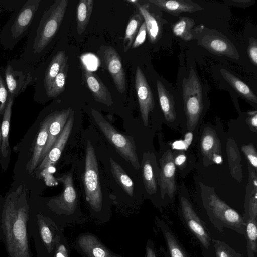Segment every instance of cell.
<instances>
[{
    "label": "cell",
    "instance_id": "6da1fadb",
    "mask_svg": "<svg viewBox=\"0 0 257 257\" xmlns=\"http://www.w3.org/2000/svg\"><path fill=\"white\" fill-rule=\"evenodd\" d=\"M29 213V205L21 187L7 197L0 209V241L8 257H33Z\"/></svg>",
    "mask_w": 257,
    "mask_h": 257
},
{
    "label": "cell",
    "instance_id": "7a4b0ae2",
    "mask_svg": "<svg viewBox=\"0 0 257 257\" xmlns=\"http://www.w3.org/2000/svg\"><path fill=\"white\" fill-rule=\"evenodd\" d=\"M57 179L63 184L64 190L60 195L47 202L48 212L43 213L64 229L69 225L83 223L72 174H64Z\"/></svg>",
    "mask_w": 257,
    "mask_h": 257
},
{
    "label": "cell",
    "instance_id": "3957f363",
    "mask_svg": "<svg viewBox=\"0 0 257 257\" xmlns=\"http://www.w3.org/2000/svg\"><path fill=\"white\" fill-rule=\"evenodd\" d=\"M99 176L95 150L91 143L88 140L84 176L85 198L90 209L91 217L101 223H105L109 220L110 215L104 210Z\"/></svg>",
    "mask_w": 257,
    "mask_h": 257
},
{
    "label": "cell",
    "instance_id": "277c9868",
    "mask_svg": "<svg viewBox=\"0 0 257 257\" xmlns=\"http://www.w3.org/2000/svg\"><path fill=\"white\" fill-rule=\"evenodd\" d=\"M28 231L37 257H53L60 232L64 230L42 212H29Z\"/></svg>",
    "mask_w": 257,
    "mask_h": 257
},
{
    "label": "cell",
    "instance_id": "5b68a950",
    "mask_svg": "<svg viewBox=\"0 0 257 257\" xmlns=\"http://www.w3.org/2000/svg\"><path fill=\"white\" fill-rule=\"evenodd\" d=\"M206 209L210 220L220 232L225 227L245 235L244 218L216 194L209 196Z\"/></svg>",
    "mask_w": 257,
    "mask_h": 257
},
{
    "label": "cell",
    "instance_id": "8992f818",
    "mask_svg": "<svg viewBox=\"0 0 257 257\" xmlns=\"http://www.w3.org/2000/svg\"><path fill=\"white\" fill-rule=\"evenodd\" d=\"M91 114L98 127L119 154L138 169L140 165L133 139L116 130L97 110L92 109Z\"/></svg>",
    "mask_w": 257,
    "mask_h": 257
},
{
    "label": "cell",
    "instance_id": "52a82bcc",
    "mask_svg": "<svg viewBox=\"0 0 257 257\" xmlns=\"http://www.w3.org/2000/svg\"><path fill=\"white\" fill-rule=\"evenodd\" d=\"M182 96L187 128L191 131L198 123L203 109L202 87L192 67L188 78L183 80Z\"/></svg>",
    "mask_w": 257,
    "mask_h": 257
},
{
    "label": "cell",
    "instance_id": "ba28073f",
    "mask_svg": "<svg viewBox=\"0 0 257 257\" xmlns=\"http://www.w3.org/2000/svg\"><path fill=\"white\" fill-rule=\"evenodd\" d=\"M68 0H56L45 13L34 43L35 52H41L58 31L68 5Z\"/></svg>",
    "mask_w": 257,
    "mask_h": 257
},
{
    "label": "cell",
    "instance_id": "9c48e42d",
    "mask_svg": "<svg viewBox=\"0 0 257 257\" xmlns=\"http://www.w3.org/2000/svg\"><path fill=\"white\" fill-rule=\"evenodd\" d=\"M97 54L103 66L111 76L117 91L120 93L124 92L126 89L125 74L118 52L112 46L102 45Z\"/></svg>",
    "mask_w": 257,
    "mask_h": 257
},
{
    "label": "cell",
    "instance_id": "30bf717a",
    "mask_svg": "<svg viewBox=\"0 0 257 257\" xmlns=\"http://www.w3.org/2000/svg\"><path fill=\"white\" fill-rule=\"evenodd\" d=\"M182 220L204 248L209 249L211 238L206 226L195 212L191 204L184 196L180 199Z\"/></svg>",
    "mask_w": 257,
    "mask_h": 257
},
{
    "label": "cell",
    "instance_id": "8fae6325",
    "mask_svg": "<svg viewBox=\"0 0 257 257\" xmlns=\"http://www.w3.org/2000/svg\"><path fill=\"white\" fill-rule=\"evenodd\" d=\"M74 246L83 257H122L111 251L92 233L78 235L75 239Z\"/></svg>",
    "mask_w": 257,
    "mask_h": 257
},
{
    "label": "cell",
    "instance_id": "7c38bea8",
    "mask_svg": "<svg viewBox=\"0 0 257 257\" xmlns=\"http://www.w3.org/2000/svg\"><path fill=\"white\" fill-rule=\"evenodd\" d=\"M135 85L141 117L144 125L147 126L149 114L154 107V99L151 88L139 66L136 70Z\"/></svg>",
    "mask_w": 257,
    "mask_h": 257
},
{
    "label": "cell",
    "instance_id": "4fadbf2b",
    "mask_svg": "<svg viewBox=\"0 0 257 257\" xmlns=\"http://www.w3.org/2000/svg\"><path fill=\"white\" fill-rule=\"evenodd\" d=\"M174 159L172 151L169 150L164 154L160 160L161 167L160 186L162 199L166 194L172 198L176 190Z\"/></svg>",
    "mask_w": 257,
    "mask_h": 257
},
{
    "label": "cell",
    "instance_id": "5bb4252c",
    "mask_svg": "<svg viewBox=\"0 0 257 257\" xmlns=\"http://www.w3.org/2000/svg\"><path fill=\"white\" fill-rule=\"evenodd\" d=\"M74 112L72 110L60 135L53 146L40 163L38 170H43L54 165L59 160L71 134L74 122Z\"/></svg>",
    "mask_w": 257,
    "mask_h": 257
},
{
    "label": "cell",
    "instance_id": "9a60e30c",
    "mask_svg": "<svg viewBox=\"0 0 257 257\" xmlns=\"http://www.w3.org/2000/svg\"><path fill=\"white\" fill-rule=\"evenodd\" d=\"M83 78L94 99L100 103L111 106L113 102L108 88L99 77L85 66L82 67Z\"/></svg>",
    "mask_w": 257,
    "mask_h": 257
},
{
    "label": "cell",
    "instance_id": "2e32d148",
    "mask_svg": "<svg viewBox=\"0 0 257 257\" xmlns=\"http://www.w3.org/2000/svg\"><path fill=\"white\" fill-rule=\"evenodd\" d=\"M72 111V108L69 107L67 109L52 113V118L49 127L47 142L42 151L39 163L43 160L53 146L56 139L62 131Z\"/></svg>",
    "mask_w": 257,
    "mask_h": 257
},
{
    "label": "cell",
    "instance_id": "e0dca14e",
    "mask_svg": "<svg viewBox=\"0 0 257 257\" xmlns=\"http://www.w3.org/2000/svg\"><path fill=\"white\" fill-rule=\"evenodd\" d=\"M201 45L213 54L238 58L237 51L234 47L227 40L218 36H205L201 41Z\"/></svg>",
    "mask_w": 257,
    "mask_h": 257
},
{
    "label": "cell",
    "instance_id": "ac0fdd59",
    "mask_svg": "<svg viewBox=\"0 0 257 257\" xmlns=\"http://www.w3.org/2000/svg\"><path fill=\"white\" fill-rule=\"evenodd\" d=\"M5 75L9 95L14 97L23 92L32 80L29 73L14 71L8 64L6 68Z\"/></svg>",
    "mask_w": 257,
    "mask_h": 257
},
{
    "label": "cell",
    "instance_id": "d6986e66",
    "mask_svg": "<svg viewBox=\"0 0 257 257\" xmlns=\"http://www.w3.org/2000/svg\"><path fill=\"white\" fill-rule=\"evenodd\" d=\"M40 2V0H30L26 3L12 27L13 36L18 37L27 30L38 9Z\"/></svg>",
    "mask_w": 257,
    "mask_h": 257
},
{
    "label": "cell",
    "instance_id": "ffe728a7",
    "mask_svg": "<svg viewBox=\"0 0 257 257\" xmlns=\"http://www.w3.org/2000/svg\"><path fill=\"white\" fill-rule=\"evenodd\" d=\"M156 223L165 239L168 257H190L173 232L163 220L156 217Z\"/></svg>",
    "mask_w": 257,
    "mask_h": 257
},
{
    "label": "cell",
    "instance_id": "44dd1931",
    "mask_svg": "<svg viewBox=\"0 0 257 257\" xmlns=\"http://www.w3.org/2000/svg\"><path fill=\"white\" fill-rule=\"evenodd\" d=\"M52 118V113L47 116L43 121L38 132L31 159L27 166L29 173H31L40 163L43 149L46 144L48 130Z\"/></svg>",
    "mask_w": 257,
    "mask_h": 257
},
{
    "label": "cell",
    "instance_id": "7402d4cb",
    "mask_svg": "<svg viewBox=\"0 0 257 257\" xmlns=\"http://www.w3.org/2000/svg\"><path fill=\"white\" fill-rule=\"evenodd\" d=\"M161 9L174 15L183 12H193L201 8L192 2L182 0H149Z\"/></svg>",
    "mask_w": 257,
    "mask_h": 257
},
{
    "label": "cell",
    "instance_id": "603a6c76",
    "mask_svg": "<svg viewBox=\"0 0 257 257\" xmlns=\"http://www.w3.org/2000/svg\"><path fill=\"white\" fill-rule=\"evenodd\" d=\"M201 149L203 155L210 160L217 155H221L220 144L214 130L205 128L201 139Z\"/></svg>",
    "mask_w": 257,
    "mask_h": 257
},
{
    "label": "cell",
    "instance_id": "cb8c5ba5",
    "mask_svg": "<svg viewBox=\"0 0 257 257\" xmlns=\"http://www.w3.org/2000/svg\"><path fill=\"white\" fill-rule=\"evenodd\" d=\"M138 8L139 13L144 18L150 42L155 43L157 41L160 35L161 29L156 16L149 10L148 4H141L138 1L135 4Z\"/></svg>",
    "mask_w": 257,
    "mask_h": 257
},
{
    "label": "cell",
    "instance_id": "d4e9b609",
    "mask_svg": "<svg viewBox=\"0 0 257 257\" xmlns=\"http://www.w3.org/2000/svg\"><path fill=\"white\" fill-rule=\"evenodd\" d=\"M68 57L64 51H58L52 58L45 73L44 80L46 93L62 68L67 63Z\"/></svg>",
    "mask_w": 257,
    "mask_h": 257
},
{
    "label": "cell",
    "instance_id": "484cf974",
    "mask_svg": "<svg viewBox=\"0 0 257 257\" xmlns=\"http://www.w3.org/2000/svg\"><path fill=\"white\" fill-rule=\"evenodd\" d=\"M220 72L222 77L240 96L255 104L257 103L256 95L246 84L224 69H221Z\"/></svg>",
    "mask_w": 257,
    "mask_h": 257
},
{
    "label": "cell",
    "instance_id": "4316f807",
    "mask_svg": "<svg viewBox=\"0 0 257 257\" xmlns=\"http://www.w3.org/2000/svg\"><path fill=\"white\" fill-rule=\"evenodd\" d=\"M157 88L160 105L165 119L168 122L174 121L176 113L173 97L160 81H157Z\"/></svg>",
    "mask_w": 257,
    "mask_h": 257
},
{
    "label": "cell",
    "instance_id": "83f0119b",
    "mask_svg": "<svg viewBox=\"0 0 257 257\" xmlns=\"http://www.w3.org/2000/svg\"><path fill=\"white\" fill-rule=\"evenodd\" d=\"M93 0H80L76 9V29L79 35L85 30L93 10Z\"/></svg>",
    "mask_w": 257,
    "mask_h": 257
},
{
    "label": "cell",
    "instance_id": "f1b7e54d",
    "mask_svg": "<svg viewBox=\"0 0 257 257\" xmlns=\"http://www.w3.org/2000/svg\"><path fill=\"white\" fill-rule=\"evenodd\" d=\"M6 108L5 109L1 130L2 134V144L0 147L3 156L5 158L8 153V148L9 147V132L10 120L12 113V107L13 104L14 97L9 95Z\"/></svg>",
    "mask_w": 257,
    "mask_h": 257
},
{
    "label": "cell",
    "instance_id": "f546056e",
    "mask_svg": "<svg viewBox=\"0 0 257 257\" xmlns=\"http://www.w3.org/2000/svg\"><path fill=\"white\" fill-rule=\"evenodd\" d=\"M111 172L113 176L126 193L132 197L134 195V183L121 166L111 157L110 158Z\"/></svg>",
    "mask_w": 257,
    "mask_h": 257
},
{
    "label": "cell",
    "instance_id": "4dcf8cb0",
    "mask_svg": "<svg viewBox=\"0 0 257 257\" xmlns=\"http://www.w3.org/2000/svg\"><path fill=\"white\" fill-rule=\"evenodd\" d=\"M143 17L140 13H136L129 20L123 39V52H126L131 47L141 26Z\"/></svg>",
    "mask_w": 257,
    "mask_h": 257
},
{
    "label": "cell",
    "instance_id": "1f68e13d",
    "mask_svg": "<svg viewBox=\"0 0 257 257\" xmlns=\"http://www.w3.org/2000/svg\"><path fill=\"white\" fill-rule=\"evenodd\" d=\"M194 25L193 19L188 17H183L173 25L172 31L177 37L185 41L190 40L192 38L191 30Z\"/></svg>",
    "mask_w": 257,
    "mask_h": 257
},
{
    "label": "cell",
    "instance_id": "d6a6232c",
    "mask_svg": "<svg viewBox=\"0 0 257 257\" xmlns=\"http://www.w3.org/2000/svg\"><path fill=\"white\" fill-rule=\"evenodd\" d=\"M69 65L65 64L55 78L49 90L47 93L49 97H56L62 93L65 88Z\"/></svg>",
    "mask_w": 257,
    "mask_h": 257
},
{
    "label": "cell",
    "instance_id": "836d02e7",
    "mask_svg": "<svg viewBox=\"0 0 257 257\" xmlns=\"http://www.w3.org/2000/svg\"><path fill=\"white\" fill-rule=\"evenodd\" d=\"M142 165V175L146 189L149 194H153L156 192L157 183L152 166L149 160L145 159Z\"/></svg>",
    "mask_w": 257,
    "mask_h": 257
},
{
    "label": "cell",
    "instance_id": "e575fe53",
    "mask_svg": "<svg viewBox=\"0 0 257 257\" xmlns=\"http://www.w3.org/2000/svg\"><path fill=\"white\" fill-rule=\"evenodd\" d=\"M244 219L245 221V236L247 237V245L254 253H256L257 252L256 219L247 215Z\"/></svg>",
    "mask_w": 257,
    "mask_h": 257
},
{
    "label": "cell",
    "instance_id": "d590c367",
    "mask_svg": "<svg viewBox=\"0 0 257 257\" xmlns=\"http://www.w3.org/2000/svg\"><path fill=\"white\" fill-rule=\"evenodd\" d=\"M216 257H242L240 253L237 252L225 242L212 239Z\"/></svg>",
    "mask_w": 257,
    "mask_h": 257
},
{
    "label": "cell",
    "instance_id": "8d00e7d4",
    "mask_svg": "<svg viewBox=\"0 0 257 257\" xmlns=\"http://www.w3.org/2000/svg\"><path fill=\"white\" fill-rule=\"evenodd\" d=\"M53 257H70V249L64 230L59 234Z\"/></svg>",
    "mask_w": 257,
    "mask_h": 257
},
{
    "label": "cell",
    "instance_id": "74e56055",
    "mask_svg": "<svg viewBox=\"0 0 257 257\" xmlns=\"http://www.w3.org/2000/svg\"><path fill=\"white\" fill-rule=\"evenodd\" d=\"M241 149L251 164L256 169L257 153L254 145L251 143L244 144L241 146Z\"/></svg>",
    "mask_w": 257,
    "mask_h": 257
},
{
    "label": "cell",
    "instance_id": "f35d334b",
    "mask_svg": "<svg viewBox=\"0 0 257 257\" xmlns=\"http://www.w3.org/2000/svg\"><path fill=\"white\" fill-rule=\"evenodd\" d=\"M146 35L147 29L145 23L144 22L140 27L132 46V48L135 49L142 45L146 40Z\"/></svg>",
    "mask_w": 257,
    "mask_h": 257
},
{
    "label": "cell",
    "instance_id": "ab89813d",
    "mask_svg": "<svg viewBox=\"0 0 257 257\" xmlns=\"http://www.w3.org/2000/svg\"><path fill=\"white\" fill-rule=\"evenodd\" d=\"M8 92L2 77L0 75V114H3L6 108Z\"/></svg>",
    "mask_w": 257,
    "mask_h": 257
},
{
    "label": "cell",
    "instance_id": "60d3db41",
    "mask_svg": "<svg viewBox=\"0 0 257 257\" xmlns=\"http://www.w3.org/2000/svg\"><path fill=\"white\" fill-rule=\"evenodd\" d=\"M256 188L255 187L253 195H251L249 202L248 212L247 216L254 217H257Z\"/></svg>",
    "mask_w": 257,
    "mask_h": 257
},
{
    "label": "cell",
    "instance_id": "b9f144b4",
    "mask_svg": "<svg viewBox=\"0 0 257 257\" xmlns=\"http://www.w3.org/2000/svg\"><path fill=\"white\" fill-rule=\"evenodd\" d=\"M247 53L252 63L256 66L257 64V43L256 40H254L250 43L248 47Z\"/></svg>",
    "mask_w": 257,
    "mask_h": 257
},
{
    "label": "cell",
    "instance_id": "7bdbcfd3",
    "mask_svg": "<svg viewBox=\"0 0 257 257\" xmlns=\"http://www.w3.org/2000/svg\"><path fill=\"white\" fill-rule=\"evenodd\" d=\"M145 257H157L154 242L151 239L148 240L146 245Z\"/></svg>",
    "mask_w": 257,
    "mask_h": 257
},
{
    "label": "cell",
    "instance_id": "ee69618b",
    "mask_svg": "<svg viewBox=\"0 0 257 257\" xmlns=\"http://www.w3.org/2000/svg\"><path fill=\"white\" fill-rule=\"evenodd\" d=\"M229 2L230 3V4H233V5H236V6L241 7H246L247 6H249L250 5H252L253 4V1L250 0H232Z\"/></svg>",
    "mask_w": 257,
    "mask_h": 257
},
{
    "label": "cell",
    "instance_id": "f6af8a7d",
    "mask_svg": "<svg viewBox=\"0 0 257 257\" xmlns=\"http://www.w3.org/2000/svg\"><path fill=\"white\" fill-rule=\"evenodd\" d=\"M186 157L183 153L178 154L175 159H174V163L178 166H182L186 161Z\"/></svg>",
    "mask_w": 257,
    "mask_h": 257
},
{
    "label": "cell",
    "instance_id": "bcb514c9",
    "mask_svg": "<svg viewBox=\"0 0 257 257\" xmlns=\"http://www.w3.org/2000/svg\"><path fill=\"white\" fill-rule=\"evenodd\" d=\"M193 139V134L191 132H188L185 134L184 136V140H183L186 150L191 144Z\"/></svg>",
    "mask_w": 257,
    "mask_h": 257
},
{
    "label": "cell",
    "instance_id": "7dc6e473",
    "mask_svg": "<svg viewBox=\"0 0 257 257\" xmlns=\"http://www.w3.org/2000/svg\"><path fill=\"white\" fill-rule=\"evenodd\" d=\"M172 147L175 149L186 150L185 144L183 140H178L172 144Z\"/></svg>",
    "mask_w": 257,
    "mask_h": 257
},
{
    "label": "cell",
    "instance_id": "c3c4849f",
    "mask_svg": "<svg viewBox=\"0 0 257 257\" xmlns=\"http://www.w3.org/2000/svg\"><path fill=\"white\" fill-rule=\"evenodd\" d=\"M251 117L249 118V123L250 126L254 128V130H256L257 127V113L251 115Z\"/></svg>",
    "mask_w": 257,
    "mask_h": 257
},
{
    "label": "cell",
    "instance_id": "681fc988",
    "mask_svg": "<svg viewBox=\"0 0 257 257\" xmlns=\"http://www.w3.org/2000/svg\"><path fill=\"white\" fill-rule=\"evenodd\" d=\"M160 251L161 253L162 257H168L167 252L162 247H160Z\"/></svg>",
    "mask_w": 257,
    "mask_h": 257
},
{
    "label": "cell",
    "instance_id": "f907efd6",
    "mask_svg": "<svg viewBox=\"0 0 257 257\" xmlns=\"http://www.w3.org/2000/svg\"><path fill=\"white\" fill-rule=\"evenodd\" d=\"M247 251L248 257H254V253L250 249L248 246L247 245Z\"/></svg>",
    "mask_w": 257,
    "mask_h": 257
},
{
    "label": "cell",
    "instance_id": "816d5d0a",
    "mask_svg": "<svg viewBox=\"0 0 257 257\" xmlns=\"http://www.w3.org/2000/svg\"><path fill=\"white\" fill-rule=\"evenodd\" d=\"M2 134H1V128H0V147H1V144H2Z\"/></svg>",
    "mask_w": 257,
    "mask_h": 257
}]
</instances>
